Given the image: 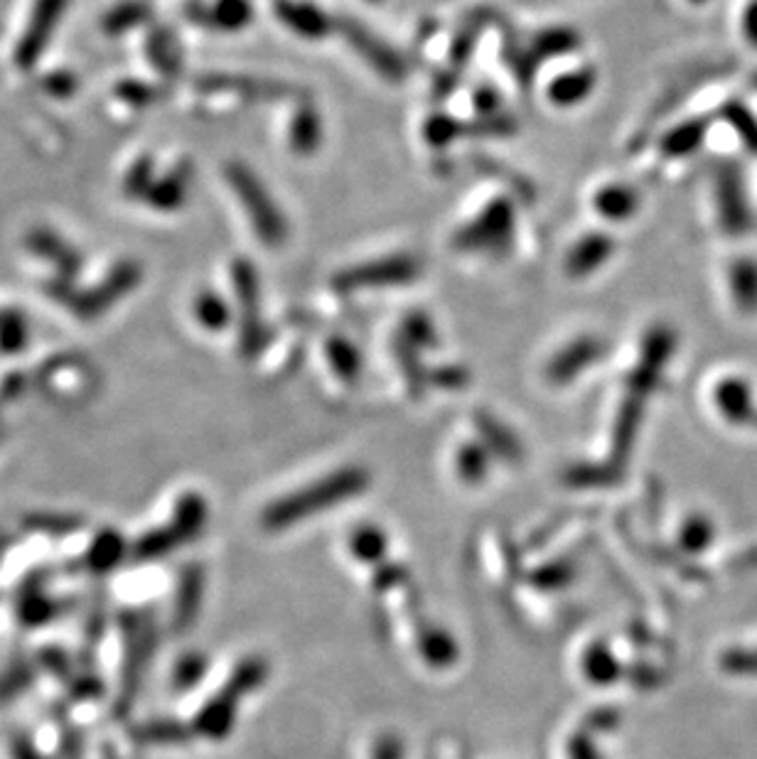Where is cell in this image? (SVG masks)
I'll list each match as a JSON object with an SVG mask.
<instances>
[{
  "instance_id": "20",
  "label": "cell",
  "mask_w": 757,
  "mask_h": 759,
  "mask_svg": "<svg viewBox=\"0 0 757 759\" xmlns=\"http://www.w3.org/2000/svg\"><path fill=\"white\" fill-rule=\"evenodd\" d=\"M730 285L735 291V298L743 307H757V263L740 261L735 263Z\"/></svg>"
},
{
  "instance_id": "29",
  "label": "cell",
  "mask_w": 757,
  "mask_h": 759,
  "mask_svg": "<svg viewBox=\"0 0 757 759\" xmlns=\"http://www.w3.org/2000/svg\"><path fill=\"white\" fill-rule=\"evenodd\" d=\"M425 134H428V138H431V143H438V146H443V143H448L450 138L458 134V126L453 124V120H448L445 116H435V118L428 120Z\"/></svg>"
},
{
  "instance_id": "31",
  "label": "cell",
  "mask_w": 757,
  "mask_h": 759,
  "mask_svg": "<svg viewBox=\"0 0 757 759\" xmlns=\"http://www.w3.org/2000/svg\"><path fill=\"white\" fill-rule=\"evenodd\" d=\"M8 755L10 759H45L35 750V747H32V742L25 740V737H10Z\"/></svg>"
},
{
  "instance_id": "19",
  "label": "cell",
  "mask_w": 757,
  "mask_h": 759,
  "mask_svg": "<svg viewBox=\"0 0 757 759\" xmlns=\"http://www.w3.org/2000/svg\"><path fill=\"white\" fill-rule=\"evenodd\" d=\"M701 140H704V124H684L662 140V150L669 158H684L701 146Z\"/></svg>"
},
{
  "instance_id": "5",
  "label": "cell",
  "mask_w": 757,
  "mask_h": 759,
  "mask_svg": "<svg viewBox=\"0 0 757 759\" xmlns=\"http://www.w3.org/2000/svg\"><path fill=\"white\" fill-rule=\"evenodd\" d=\"M64 8H67V0H35L30 28L15 50V62L20 67H32V64L38 62V54L48 45V40L52 35V30L57 28V20Z\"/></svg>"
},
{
  "instance_id": "30",
  "label": "cell",
  "mask_w": 757,
  "mask_h": 759,
  "mask_svg": "<svg viewBox=\"0 0 757 759\" xmlns=\"http://www.w3.org/2000/svg\"><path fill=\"white\" fill-rule=\"evenodd\" d=\"M730 114H735V118L730 116V120H735V124H743L740 128V138L748 143L750 148H757V124L753 120V116H748L743 112L740 106H733L730 108Z\"/></svg>"
},
{
  "instance_id": "17",
  "label": "cell",
  "mask_w": 757,
  "mask_h": 759,
  "mask_svg": "<svg viewBox=\"0 0 757 759\" xmlns=\"http://www.w3.org/2000/svg\"><path fill=\"white\" fill-rule=\"evenodd\" d=\"M327 359H330V365L339 379H345V381L357 379L359 367H361L359 351L353 342H347L345 337H333L330 342H327Z\"/></svg>"
},
{
  "instance_id": "35",
  "label": "cell",
  "mask_w": 757,
  "mask_h": 759,
  "mask_svg": "<svg viewBox=\"0 0 757 759\" xmlns=\"http://www.w3.org/2000/svg\"><path fill=\"white\" fill-rule=\"evenodd\" d=\"M691 3H704V0H691Z\"/></svg>"
},
{
  "instance_id": "3",
  "label": "cell",
  "mask_w": 757,
  "mask_h": 759,
  "mask_svg": "<svg viewBox=\"0 0 757 759\" xmlns=\"http://www.w3.org/2000/svg\"><path fill=\"white\" fill-rule=\"evenodd\" d=\"M512 229H514V212L509 202H492L480 219H475L473 224L465 226L455 236L458 249H492L497 251L502 246H507L512 241Z\"/></svg>"
},
{
  "instance_id": "32",
  "label": "cell",
  "mask_w": 757,
  "mask_h": 759,
  "mask_svg": "<svg viewBox=\"0 0 757 759\" xmlns=\"http://www.w3.org/2000/svg\"><path fill=\"white\" fill-rule=\"evenodd\" d=\"M25 684H28V674H25L23 668L15 671V676H13V678L3 676V678H0V696H3V698L15 696V693H18L20 688H25Z\"/></svg>"
},
{
  "instance_id": "25",
  "label": "cell",
  "mask_w": 757,
  "mask_h": 759,
  "mask_svg": "<svg viewBox=\"0 0 757 759\" xmlns=\"http://www.w3.org/2000/svg\"><path fill=\"white\" fill-rule=\"evenodd\" d=\"M153 187V162L148 158H143L134 165V170L128 172L126 178V192L130 197H146Z\"/></svg>"
},
{
  "instance_id": "26",
  "label": "cell",
  "mask_w": 757,
  "mask_h": 759,
  "mask_svg": "<svg viewBox=\"0 0 757 759\" xmlns=\"http://www.w3.org/2000/svg\"><path fill=\"white\" fill-rule=\"evenodd\" d=\"M353 551H355V556L365 558V560L377 558V556L381 558V554H383V536L377 534V531H371V529H361V531H357L353 536Z\"/></svg>"
},
{
  "instance_id": "6",
  "label": "cell",
  "mask_w": 757,
  "mask_h": 759,
  "mask_svg": "<svg viewBox=\"0 0 757 759\" xmlns=\"http://www.w3.org/2000/svg\"><path fill=\"white\" fill-rule=\"evenodd\" d=\"M337 28L345 32L349 45H353L357 52H361V57H365L377 72H381L391 82L403 80L406 67H403L399 54L393 52L389 45H383L379 38L371 35L367 28L357 25L355 20H339Z\"/></svg>"
},
{
  "instance_id": "34",
  "label": "cell",
  "mask_w": 757,
  "mask_h": 759,
  "mask_svg": "<svg viewBox=\"0 0 757 759\" xmlns=\"http://www.w3.org/2000/svg\"><path fill=\"white\" fill-rule=\"evenodd\" d=\"M475 104L482 114H492V108H497L500 104V98L495 92H490V89H482L477 96H475Z\"/></svg>"
},
{
  "instance_id": "14",
  "label": "cell",
  "mask_w": 757,
  "mask_h": 759,
  "mask_svg": "<svg viewBox=\"0 0 757 759\" xmlns=\"http://www.w3.org/2000/svg\"><path fill=\"white\" fill-rule=\"evenodd\" d=\"M320 138H323V124H320V116L313 106H305L301 108L298 114H295L293 124H291V143L293 148L298 152H313L317 146H320Z\"/></svg>"
},
{
  "instance_id": "1",
  "label": "cell",
  "mask_w": 757,
  "mask_h": 759,
  "mask_svg": "<svg viewBox=\"0 0 757 759\" xmlns=\"http://www.w3.org/2000/svg\"><path fill=\"white\" fill-rule=\"evenodd\" d=\"M365 487V472L357 467H347L343 472H335L330 477H325L323 482H315L308 489L271 504L266 514H263V524H266L269 529H283V526H291L301 519H308V516L317 512H325L327 506L355 497V494H359Z\"/></svg>"
},
{
  "instance_id": "2",
  "label": "cell",
  "mask_w": 757,
  "mask_h": 759,
  "mask_svg": "<svg viewBox=\"0 0 757 759\" xmlns=\"http://www.w3.org/2000/svg\"><path fill=\"white\" fill-rule=\"evenodd\" d=\"M229 185L234 187L236 197L241 204L246 207L251 224L259 231V239L269 246H278L285 241V219L278 212V207L273 204V200L266 192V187L259 182V178L251 172L246 165H229L227 170Z\"/></svg>"
},
{
  "instance_id": "8",
  "label": "cell",
  "mask_w": 757,
  "mask_h": 759,
  "mask_svg": "<svg viewBox=\"0 0 757 759\" xmlns=\"http://www.w3.org/2000/svg\"><path fill=\"white\" fill-rule=\"evenodd\" d=\"M276 13L283 20L285 25H288L293 32H298L303 38H311L317 40L327 35V30H330V20L323 13V10H317L311 3H295V0H278L276 3Z\"/></svg>"
},
{
  "instance_id": "11",
  "label": "cell",
  "mask_w": 757,
  "mask_h": 759,
  "mask_svg": "<svg viewBox=\"0 0 757 759\" xmlns=\"http://www.w3.org/2000/svg\"><path fill=\"white\" fill-rule=\"evenodd\" d=\"M592 86H596V74L590 70L568 72L564 76H558V80L548 86V98L558 106H574L583 102L592 92Z\"/></svg>"
},
{
  "instance_id": "24",
  "label": "cell",
  "mask_w": 757,
  "mask_h": 759,
  "mask_svg": "<svg viewBox=\"0 0 757 759\" xmlns=\"http://www.w3.org/2000/svg\"><path fill=\"white\" fill-rule=\"evenodd\" d=\"M480 423H482V433H485L487 440H492L500 447V453L502 455H507V457H514L519 453V445L514 443V438L504 431V428L500 423L492 421V418L487 415H480Z\"/></svg>"
},
{
  "instance_id": "12",
  "label": "cell",
  "mask_w": 757,
  "mask_h": 759,
  "mask_svg": "<svg viewBox=\"0 0 757 759\" xmlns=\"http://www.w3.org/2000/svg\"><path fill=\"white\" fill-rule=\"evenodd\" d=\"M126 554V541L116 531H102L94 541L90 544V551H86V566L94 573H106V570L116 568V563Z\"/></svg>"
},
{
  "instance_id": "27",
  "label": "cell",
  "mask_w": 757,
  "mask_h": 759,
  "mask_svg": "<svg viewBox=\"0 0 757 759\" xmlns=\"http://www.w3.org/2000/svg\"><path fill=\"white\" fill-rule=\"evenodd\" d=\"M458 465L467 479H480L482 472H485V455H482L480 447L467 445L463 453H460Z\"/></svg>"
},
{
  "instance_id": "7",
  "label": "cell",
  "mask_w": 757,
  "mask_h": 759,
  "mask_svg": "<svg viewBox=\"0 0 757 759\" xmlns=\"http://www.w3.org/2000/svg\"><path fill=\"white\" fill-rule=\"evenodd\" d=\"M234 288L239 295V303L244 305V315H246V323H244V349L246 355H256V351L266 342V337H263V325L259 323V315H256V303H259V278H256V271L251 263L246 261H236L234 263Z\"/></svg>"
},
{
  "instance_id": "10",
  "label": "cell",
  "mask_w": 757,
  "mask_h": 759,
  "mask_svg": "<svg viewBox=\"0 0 757 759\" xmlns=\"http://www.w3.org/2000/svg\"><path fill=\"white\" fill-rule=\"evenodd\" d=\"M610 251H612V241L602 234H590L583 241H578L566 263L568 276H574V278L588 276L590 271L600 268L602 263L610 259Z\"/></svg>"
},
{
  "instance_id": "21",
  "label": "cell",
  "mask_w": 757,
  "mask_h": 759,
  "mask_svg": "<svg viewBox=\"0 0 757 759\" xmlns=\"http://www.w3.org/2000/svg\"><path fill=\"white\" fill-rule=\"evenodd\" d=\"M578 48V38L574 35L570 30H546L544 35L536 38L534 42V52L539 60H548V57H558V54H566L570 50Z\"/></svg>"
},
{
  "instance_id": "28",
  "label": "cell",
  "mask_w": 757,
  "mask_h": 759,
  "mask_svg": "<svg viewBox=\"0 0 757 759\" xmlns=\"http://www.w3.org/2000/svg\"><path fill=\"white\" fill-rule=\"evenodd\" d=\"M146 13V10H140V6L136 3H126V6H118L112 15H108V30L118 32V30H126L130 25H136L140 15Z\"/></svg>"
},
{
  "instance_id": "4",
  "label": "cell",
  "mask_w": 757,
  "mask_h": 759,
  "mask_svg": "<svg viewBox=\"0 0 757 759\" xmlns=\"http://www.w3.org/2000/svg\"><path fill=\"white\" fill-rule=\"evenodd\" d=\"M419 276V261L411 256H391L381 261H369L365 266L349 268L335 278V285L343 291L369 288V285L406 283Z\"/></svg>"
},
{
  "instance_id": "15",
  "label": "cell",
  "mask_w": 757,
  "mask_h": 759,
  "mask_svg": "<svg viewBox=\"0 0 757 759\" xmlns=\"http://www.w3.org/2000/svg\"><path fill=\"white\" fill-rule=\"evenodd\" d=\"M188 182H190L188 168H178L175 172H170L162 182L153 185L146 194V200L156 209L180 207L185 200V192H188Z\"/></svg>"
},
{
  "instance_id": "22",
  "label": "cell",
  "mask_w": 757,
  "mask_h": 759,
  "mask_svg": "<svg viewBox=\"0 0 757 759\" xmlns=\"http://www.w3.org/2000/svg\"><path fill=\"white\" fill-rule=\"evenodd\" d=\"M194 315L207 329H222L229 325V307L222 298H217L212 293H202L194 301Z\"/></svg>"
},
{
  "instance_id": "9",
  "label": "cell",
  "mask_w": 757,
  "mask_h": 759,
  "mask_svg": "<svg viewBox=\"0 0 757 759\" xmlns=\"http://www.w3.org/2000/svg\"><path fill=\"white\" fill-rule=\"evenodd\" d=\"M598 357H600V342H596V339H590V337L578 339V342L568 345L561 355L548 365V379L556 383L574 379L580 369L588 367L590 361Z\"/></svg>"
},
{
  "instance_id": "18",
  "label": "cell",
  "mask_w": 757,
  "mask_h": 759,
  "mask_svg": "<svg viewBox=\"0 0 757 759\" xmlns=\"http://www.w3.org/2000/svg\"><path fill=\"white\" fill-rule=\"evenodd\" d=\"M25 526L30 531H38V534H48V536H67L74 534L76 529L82 526V519L74 514H54V512H45V514H30L25 519Z\"/></svg>"
},
{
  "instance_id": "33",
  "label": "cell",
  "mask_w": 757,
  "mask_h": 759,
  "mask_svg": "<svg viewBox=\"0 0 757 759\" xmlns=\"http://www.w3.org/2000/svg\"><path fill=\"white\" fill-rule=\"evenodd\" d=\"M743 30H745V38H748L750 45L757 48V0H753V3L745 8Z\"/></svg>"
},
{
  "instance_id": "13",
  "label": "cell",
  "mask_w": 757,
  "mask_h": 759,
  "mask_svg": "<svg viewBox=\"0 0 757 759\" xmlns=\"http://www.w3.org/2000/svg\"><path fill=\"white\" fill-rule=\"evenodd\" d=\"M638 204H640L638 192L624 185H610L606 187V190H600L596 197L598 212L606 219H616V222L630 219L634 214V209H638Z\"/></svg>"
},
{
  "instance_id": "16",
  "label": "cell",
  "mask_w": 757,
  "mask_h": 759,
  "mask_svg": "<svg viewBox=\"0 0 757 759\" xmlns=\"http://www.w3.org/2000/svg\"><path fill=\"white\" fill-rule=\"evenodd\" d=\"M251 18H254V8H251L249 0H217L210 13V23L232 32L246 28Z\"/></svg>"
},
{
  "instance_id": "23",
  "label": "cell",
  "mask_w": 757,
  "mask_h": 759,
  "mask_svg": "<svg viewBox=\"0 0 757 759\" xmlns=\"http://www.w3.org/2000/svg\"><path fill=\"white\" fill-rule=\"evenodd\" d=\"M403 339L409 345H413L416 349H421L425 345H433L435 342V335H433V325L428 317L423 315H409L403 323Z\"/></svg>"
}]
</instances>
